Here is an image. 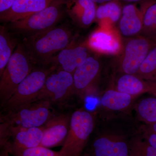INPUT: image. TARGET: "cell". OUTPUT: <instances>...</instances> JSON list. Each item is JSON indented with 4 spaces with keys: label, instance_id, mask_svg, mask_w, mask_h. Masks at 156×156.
Returning <instances> with one entry per match:
<instances>
[{
    "label": "cell",
    "instance_id": "obj_10",
    "mask_svg": "<svg viewBox=\"0 0 156 156\" xmlns=\"http://www.w3.org/2000/svg\"><path fill=\"white\" fill-rule=\"evenodd\" d=\"M129 141L122 135H100L92 143L88 156H128Z\"/></svg>",
    "mask_w": 156,
    "mask_h": 156
},
{
    "label": "cell",
    "instance_id": "obj_26",
    "mask_svg": "<svg viewBox=\"0 0 156 156\" xmlns=\"http://www.w3.org/2000/svg\"><path fill=\"white\" fill-rule=\"evenodd\" d=\"M143 138L151 146L156 148V132L151 130L147 126L144 129Z\"/></svg>",
    "mask_w": 156,
    "mask_h": 156
},
{
    "label": "cell",
    "instance_id": "obj_4",
    "mask_svg": "<svg viewBox=\"0 0 156 156\" xmlns=\"http://www.w3.org/2000/svg\"><path fill=\"white\" fill-rule=\"evenodd\" d=\"M33 64L22 43H19L0 76V97L2 104L9 100L18 85L31 72Z\"/></svg>",
    "mask_w": 156,
    "mask_h": 156
},
{
    "label": "cell",
    "instance_id": "obj_19",
    "mask_svg": "<svg viewBox=\"0 0 156 156\" xmlns=\"http://www.w3.org/2000/svg\"><path fill=\"white\" fill-rule=\"evenodd\" d=\"M19 42L12 36L7 26H0V76L2 75L9 60Z\"/></svg>",
    "mask_w": 156,
    "mask_h": 156
},
{
    "label": "cell",
    "instance_id": "obj_8",
    "mask_svg": "<svg viewBox=\"0 0 156 156\" xmlns=\"http://www.w3.org/2000/svg\"><path fill=\"white\" fill-rule=\"evenodd\" d=\"M156 46V40L145 36L128 41L119 65L120 71L123 74H136L150 51Z\"/></svg>",
    "mask_w": 156,
    "mask_h": 156
},
{
    "label": "cell",
    "instance_id": "obj_14",
    "mask_svg": "<svg viewBox=\"0 0 156 156\" xmlns=\"http://www.w3.org/2000/svg\"><path fill=\"white\" fill-rule=\"evenodd\" d=\"M156 2L142 3L139 9L135 4H128L124 6L119 21V29L122 34L132 36L142 31L143 17L146 8L151 3Z\"/></svg>",
    "mask_w": 156,
    "mask_h": 156
},
{
    "label": "cell",
    "instance_id": "obj_24",
    "mask_svg": "<svg viewBox=\"0 0 156 156\" xmlns=\"http://www.w3.org/2000/svg\"><path fill=\"white\" fill-rule=\"evenodd\" d=\"M129 156H156V148L137 136L129 141Z\"/></svg>",
    "mask_w": 156,
    "mask_h": 156
},
{
    "label": "cell",
    "instance_id": "obj_21",
    "mask_svg": "<svg viewBox=\"0 0 156 156\" xmlns=\"http://www.w3.org/2000/svg\"><path fill=\"white\" fill-rule=\"evenodd\" d=\"M122 10L119 4L113 0L104 3L97 8L96 18L99 20L107 19L112 22H116L120 19Z\"/></svg>",
    "mask_w": 156,
    "mask_h": 156
},
{
    "label": "cell",
    "instance_id": "obj_23",
    "mask_svg": "<svg viewBox=\"0 0 156 156\" xmlns=\"http://www.w3.org/2000/svg\"><path fill=\"white\" fill-rule=\"evenodd\" d=\"M142 31L144 36L156 41V2L151 3L146 8Z\"/></svg>",
    "mask_w": 156,
    "mask_h": 156
},
{
    "label": "cell",
    "instance_id": "obj_22",
    "mask_svg": "<svg viewBox=\"0 0 156 156\" xmlns=\"http://www.w3.org/2000/svg\"><path fill=\"white\" fill-rule=\"evenodd\" d=\"M135 75L144 80L156 81V46L150 51Z\"/></svg>",
    "mask_w": 156,
    "mask_h": 156
},
{
    "label": "cell",
    "instance_id": "obj_2",
    "mask_svg": "<svg viewBox=\"0 0 156 156\" xmlns=\"http://www.w3.org/2000/svg\"><path fill=\"white\" fill-rule=\"evenodd\" d=\"M71 0H58L41 11L15 22L7 23L11 33L26 39L44 33L56 26L63 17L64 7Z\"/></svg>",
    "mask_w": 156,
    "mask_h": 156
},
{
    "label": "cell",
    "instance_id": "obj_27",
    "mask_svg": "<svg viewBox=\"0 0 156 156\" xmlns=\"http://www.w3.org/2000/svg\"><path fill=\"white\" fill-rule=\"evenodd\" d=\"M17 0H0V14L4 13L11 8Z\"/></svg>",
    "mask_w": 156,
    "mask_h": 156
},
{
    "label": "cell",
    "instance_id": "obj_25",
    "mask_svg": "<svg viewBox=\"0 0 156 156\" xmlns=\"http://www.w3.org/2000/svg\"><path fill=\"white\" fill-rule=\"evenodd\" d=\"M9 154L14 156H61L59 151H55L41 145L13 151Z\"/></svg>",
    "mask_w": 156,
    "mask_h": 156
},
{
    "label": "cell",
    "instance_id": "obj_13",
    "mask_svg": "<svg viewBox=\"0 0 156 156\" xmlns=\"http://www.w3.org/2000/svg\"><path fill=\"white\" fill-rule=\"evenodd\" d=\"M89 44L95 51L110 55L119 53L123 48L119 35L116 31L108 27L101 28L92 34Z\"/></svg>",
    "mask_w": 156,
    "mask_h": 156
},
{
    "label": "cell",
    "instance_id": "obj_31",
    "mask_svg": "<svg viewBox=\"0 0 156 156\" xmlns=\"http://www.w3.org/2000/svg\"><path fill=\"white\" fill-rule=\"evenodd\" d=\"M93 2L95 3H105L108 2H111V1H113V0H92Z\"/></svg>",
    "mask_w": 156,
    "mask_h": 156
},
{
    "label": "cell",
    "instance_id": "obj_9",
    "mask_svg": "<svg viewBox=\"0 0 156 156\" xmlns=\"http://www.w3.org/2000/svg\"><path fill=\"white\" fill-rule=\"evenodd\" d=\"M100 65L97 59L89 56L73 74L75 92L84 99L94 93V86L99 77Z\"/></svg>",
    "mask_w": 156,
    "mask_h": 156
},
{
    "label": "cell",
    "instance_id": "obj_17",
    "mask_svg": "<svg viewBox=\"0 0 156 156\" xmlns=\"http://www.w3.org/2000/svg\"><path fill=\"white\" fill-rule=\"evenodd\" d=\"M67 7L71 17L84 27L90 25L96 18L97 8L92 0H71Z\"/></svg>",
    "mask_w": 156,
    "mask_h": 156
},
{
    "label": "cell",
    "instance_id": "obj_20",
    "mask_svg": "<svg viewBox=\"0 0 156 156\" xmlns=\"http://www.w3.org/2000/svg\"><path fill=\"white\" fill-rule=\"evenodd\" d=\"M135 109L138 118L147 125L156 123V96L140 101Z\"/></svg>",
    "mask_w": 156,
    "mask_h": 156
},
{
    "label": "cell",
    "instance_id": "obj_1",
    "mask_svg": "<svg viewBox=\"0 0 156 156\" xmlns=\"http://www.w3.org/2000/svg\"><path fill=\"white\" fill-rule=\"evenodd\" d=\"M72 32L68 27L56 26L36 36L23 39L22 43L33 64L47 66L61 50L69 47Z\"/></svg>",
    "mask_w": 156,
    "mask_h": 156
},
{
    "label": "cell",
    "instance_id": "obj_3",
    "mask_svg": "<svg viewBox=\"0 0 156 156\" xmlns=\"http://www.w3.org/2000/svg\"><path fill=\"white\" fill-rule=\"evenodd\" d=\"M95 116L92 112L80 108L71 115L69 130L59 151L61 156H81L94 130Z\"/></svg>",
    "mask_w": 156,
    "mask_h": 156
},
{
    "label": "cell",
    "instance_id": "obj_29",
    "mask_svg": "<svg viewBox=\"0 0 156 156\" xmlns=\"http://www.w3.org/2000/svg\"><path fill=\"white\" fill-rule=\"evenodd\" d=\"M9 154H9V152L7 150L2 148L0 156H9Z\"/></svg>",
    "mask_w": 156,
    "mask_h": 156
},
{
    "label": "cell",
    "instance_id": "obj_7",
    "mask_svg": "<svg viewBox=\"0 0 156 156\" xmlns=\"http://www.w3.org/2000/svg\"><path fill=\"white\" fill-rule=\"evenodd\" d=\"M55 70L47 78L36 101L61 103L75 92L72 74L61 69Z\"/></svg>",
    "mask_w": 156,
    "mask_h": 156
},
{
    "label": "cell",
    "instance_id": "obj_33",
    "mask_svg": "<svg viewBox=\"0 0 156 156\" xmlns=\"http://www.w3.org/2000/svg\"></svg>",
    "mask_w": 156,
    "mask_h": 156
},
{
    "label": "cell",
    "instance_id": "obj_18",
    "mask_svg": "<svg viewBox=\"0 0 156 156\" xmlns=\"http://www.w3.org/2000/svg\"><path fill=\"white\" fill-rule=\"evenodd\" d=\"M137 97L120 92L115 89L107 90L101 96V105L114 111H122L131 107Z\"/></svg>",
    "mask_w": 156,
    "mask_h": 156
},
{
    "label": "cell",
    "instance_id": "obj_5",
    "mask_svg": "<svg viewBox=\"0 0 156 156\" xmlns=\"http://www.w3.org/2000/svg\"><path fill=\"white\" fill-rule=\"evenodd\" d=\"M56 68V66L52 65L50 67L33 69L18 85L11 98L4 104L6 111L14 110L36 101L47 78Z\"/></svg>",
    "mask_w": 156,
    "mask_h": 156
},
{
    "label": "cell",
    "instance_id": "obj_11",
    "mask_svg": "<svg viewBox=\"0 0 156 156\" xmlns=\"http://www.w3.org/2000/svg\"><path fill=\"white\" fill-rule=\"evenodd\" d=\"M71 115L53 116L44 126L41 146L50 148L63 145L69 130Z\"/></svg>",
    "mask_w": 156,
    "mask_h": 156
},
{
    "label": "cell",
    "instance_id": "obj_30",
    "mask_svg": "<svg viewBox=\"0 0 156 156\" xmlns=\"http://www.w3.org/2000/svg\"><path fill=\"white\" fill-rule=\"evenodd\" d=\"M147 126L150 129H151V130L156 132V123H154V124H150V125H147Z\"/></svg>",
    "mask_w": 156,
    "mask_h": 156
},
{
    "label": "cell",
    "instance_id": "obj_16",
    "mask_svg": "<svg viewBox=\"0 0 156 156\" xmlns=\"http://www.w3.org/2000/svg\"><path fill=\"white\" fill-rule=\"evenodd\" d=\"M86 47L77 46L63 49L58 53L52 61V65L59 66L61 69L74 73L76 69L89 57Z\"/></svg>",
    "mask_w": 156,
    "mask_h": 156
},
{
    "label": "cell",
    "instance_id": "obj_6",
    "mask_svg": "<svg viewBox=\"0 0 156 156\" xmlns=\"http://www.w3.org/2000/svg\"><path fill=\"white\" fill-rule=\"evenodd\" d=\"M53 116L50 102L37 101L7 112L1 117V122L9 126L34 128L44 126Z\"/></svg>",
    "mask_w": 156,
    "mask_h": 156
},
{
    "label": "cell",
    "instance_id": "obj_15",
    "mask_svg": "<svg viewBox=\"0 0 156 156\" xmlns=\"http://www.w3.org/2000/svg\"><path fill=\"white\" fill-rule=\"evenodd\" d=\"M115 89L137 98L145 93L156 96V81L144 80L135 75L123 74L117 81Z\"/></svg>",
    "mask_w": 156,
    "mask_h": 156
},
{
    "label": "cell",
    "instance_id": "obj_12",
    "mask_svg": "<svg viewBox=\"0 0 156 156\" xmlns=\"http://www.w3.org/2000/svg\"><path fill=\"white\" fill-rule=\"evenodd\" d=\"M58 0H17L11 8L0 14V21L7 23L15 22L44 10Z\"/></svg>",
    "mask_w": 156,
    "mask_h": 156
},
{
    "label": "cell",
    "instance_id": "obj_32",
    "mask_svg": "<svg viewBox=\"0 0 156 156\" xmlns=\"http://www.w3.org/2000/svg\"><path fill=\"white\" fill-rule=\"evenodd\" d=\"M81 156H88V154L86 153L84 154L83 155H82Z\"/></svg>",
    "mask_w": 156,
    "mask_h": 156
},
{
    "label": "cell",
    "instance_id": "obj_28",
    "mask_svg": "<svg viewBox=\"0 0 156 156\" xmlns=\"http://www.w3.org/2000/svg\"><path fill=\"white\" fill-rule=\"evenodd\" d=\"M129 2H140L144 3L148 2H156V0H123Z\"/></svg>",
    "mask_w": 156,
    "mask_h": 156
}]
</instances>
